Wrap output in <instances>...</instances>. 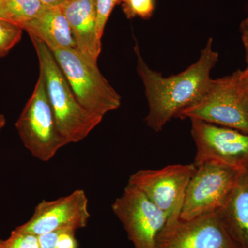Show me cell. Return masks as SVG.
I'll list each match as a JSON object with an SVG mask.
<instances>
[{"instance_id": "cell-1", "label": "cell", "mask_w": 248, "mask_h": 248, "mask_svg": "<svg viewBox=\"0 0 248 248\" xmlns=\"http://www.w3.org/2000/svg\"><path fill=\"white\" fill-rule=\"evenodd\" d=\"M213 43L210 37L199 60L185 71L165 78L148 66L136 41L134 49L137 71L144 86L149 108L146 122L152 130L161 131L180 111L203 97L212 80L210 73L218 60V53L213 50Z\"/></svg>"}, {"instance_id": "cell-2", "label": "cell", "mask_w": 248, "mask_h": 248, "mask_svg": "<svg viewBox=\"0 0 248 248\" xmlns=\"http://www.w3.org/2000/svg\"><path fill=\"white\" fill-rule=\"evenodd\" d=\"M30 37L59 131L68 143L82 141L102 122L103 117L79 104L51 50L42 41Z\"/></svg>"}, {"instance_id": "cell-3", "label": "cell", "mask_w": 248, "mask_h": 248, "mask_svg": "<svg viewBox=\"0 0 248 248\" xmlns=\"http://www.w3.org/2000/svg\"><path fill=\"white\" fill-rule=\"evenodd\" d=\"M50 50L84 108L104 118L108 112L120 108L122 97L103 76L97 63L78 49L58 47Z\"/></svg>"}, {"instance_id": "cell-4", "label": "cell", "mask_w": 248, "mask_h": 248, "mask_svg": "<svg viewBox=\"0 0 248 248\" xmlns=\"http://www.w3.org/2000/svg\"><path fill=\"white\" fill-rule=\"evenodd\" d=\"M16 128L24 147L32 156L43 162L50 161L68 144L59 131L41 73Z\"/></svg>"}, {"instance_id": "cell-5", "label": "cell", "mask_w": 248, "mask_h": 248, "mask_svg": "<svg viewBox=\"0 0 248 248\" xmlns=\"http://www.w3.org/2000/svg\"><path fill=\"white\" fill-rule=\"evenodd\" d=\"M186 188L179 217L190 219L219 210L231 196L245 169L217 161H202Z\"/></svg>"}, {"instance_id": "cell-6", "label": "cell", "mask_w": 248, "mask_h": 248, "mask_svg": "<svg viewBox=\"0 0 248 248\" xmlns=\"http://www.w3.org/2000/svg\"><path fill=\"white\" fill-rule=\"evenodd\" d=\"M176 118L202 120L248 134V110L244 91L240 89L234 73L212 79L203 97L180 111Z\"/></svg>"}, {"instance_id": "cell-7", "label": "cell", "mask_w": 248, "mask_h": 248, "mask_svg": "<svg viewBox=\"0 0 248 248\" xmlns=\"http://www.w3.org/2000/svg\"><path fill=\"white\" fill-rule=\"evenodd\" d=\"M112 210L135 248H156V239L169 217L141 191L128 183L112 204Z\"/></svg>"}, {"instance_id": "cell-8", "label": "cell", "mask_w": 248, "mask_h": 248, "mask_svg": "<svg viewBox=\"0 0 248 248\" xmlns=\"http://www.w3.org/2000/svg\"><path fill=\"white\" fill-rule=\"evenodd\" d=\"M172 215L158 236L156 248H237L217 212L182 219Z\"/></svg>"}, {"instance_id": "cell-9", "label": "cell", "mask_w": 248, "mask_h": 248, "mask_svg": "<svg viewBox=\"0 0 248 248\" xmlns=\"http://www.w3.org/2000/svg\"><path fill=\"white\" fill-rule=\"evenodd\" d=\"M195 170L194 164L140 170L130 176L128 184L141 191L170 218L174 214L180 213L187 184Z\"/></svg>"}, {"instance_id": "cell-10", "label": "cell", "mask_w": 248, "mask_h": 248, "mask_svg": "<svg viewBox=\"0 0 248 248\" xmlns=\"http://www.w3.org/2000/svg\"><path fill=\"white\" fill-rule=\"evenodd\" d=\"M191 135L197 148L194 164L212 160L241 169L248 168V134L191 120Z\"/></svg>"}, {"instance_id": "cell-11", "label": "cell", "mask_w": 248, "mask_h": 248, "mask_svg": "<svg viewBox=\"0 0 248 248\" xmlns=\"http://www.w3.org/2000/svg\"><path fill=\"white\" fill-rule=\"evenodd\" d=\"M90 218L89 199L84 190L79 189L58 200H42L30 219L16 229L37 236L55 231L76 232L86 228Z\"/></svg>"}, {"instance_id": "cell-12", "label": "cell", "mask_w": 248, "mask_h": 248, "mask_svg": "<svg viewBox=\"0 0 248 248\" xmlns=\"http://www.w3.org/2000/svg\"><path fill=\"white\" fill-rule=\"evenodd\" d=\"M60 7L71 27L78 50L90 61L97 63L102 41L96 31V0H67Z\"/></svg>"}, {"instance_id": "cell-13", "label": "cell", "mask_w": 248, "mask_h": 248, "mask_svg": "<svg viewBox=\"0 0 248 248\" xmlns=\"http://www.w3.org/2000/svg\"><path fill=\"white\" fill-rule=\"evenodd\" d=\"M217 213L235 246L248 248V168L241 173L229 198Z\"/></svg>"}, {"instance_id": "cell-14", "label": "cell", "mask_w": 248, "mask_h": 248, "mask_svg": "<svg viewBox=\"0 0 248 248\" xmlns=\"http://www.w3.org/2000/svg\"><path fill=\"white\" fill-rule=\"evenodd\" d=\"M21 28L30 37L44 42L50 50L58 47L78 49L71 27L60 6H45L35 18Z\"/></svg>"}, {"instance_id": "cell-15", "label": "cell", "mask_w": 248, "mask_h": 248, "mask_svg": "<svg viewBox=\"0 0 248 248\" xmlns=\"http://www.w3.org/2000/svg\"><path fill=\"white\" fill-rule=\"evenodd\" d=\"M40 0H1V17L22 27L35 18L45 7Z\"/></svg>"}, {"instance_id": "cell-16", "label": "cell", "mask_w": 248, "mask_h": 248, "mask_svg": "<svg viewBox=\"0 0 248 248\" xmlns=\"http://www.w3.org/2000/svg\"><path fill=\"white\" fill-rule=\"evenodd\" d=\"M23 29L0 17V58H4L22 39Z\"/></svg>"}, {"instance_id": "cell-17", "label": "cell", "mask_w": 248, "mask_h": 248, "mask_svg": "<svg viewBox=\"0 0 248 248\" xmlns=\"http://www.w3.org/2000/svg\"><path fill=\"white\" fill-rule=\"evenodd\" d=\"M0 248H40L38 236L15 229L9 238L0 240Z\"/></svg>"}, {"instance_id": "cell-18", "label": "cell", "mask_w": 248, "mask_h": 248, "mask_svg": "<svg viewBox=\"0 0 248 248\" xmlns=\"http://www.w3.org/2000/svg\"><path fill=\"white\" fill-rule=\"evenodd\" d=\"M155 7V0H128L123 4L124 12L128 18L148 19L153 16Z\"/></svg>"}, {"instance_id": "cell-19", "label": "cell", "mask_w": 248, "mask_h": 248, "mask_svg": "<svg viewBox=\"0 0 248 248\" xmlns=\"http://www.w3.org/2000/svg\"><path fill=\"white\" fill-rule=\"evenodd\" d=\"M116 4L117 0H96L97 7V26L96 31L98 39L102 41L104 29L111 13Z\"/></svg>"}, {"instance_id": "cell-20", "label": "cell", "mask_w": 248, "mask_h": 248, "mask_svg": "<svg viewBox=\"0 0 248 248\" xmlns=\"http://www.w3.org/2000/svg\"><path fill=\"white\" fill-rule=\"evenodd\" d=\"M78 243L76 238V232L63 231L59 236L56 248H78Z\"/></svg>"}, {"instance_id": "cell-21", "label": "cell", "mask_w": 248, "mask_h": 248, "mask_svg": "<svg viewBox=\"0 0 248 248\" xmlns=\"http://www.w3.org/2000/svg\"><path fill=\"white\" fill-rule=\"evenodd\" d=\"M62 231L51 232L38 236L40 248H56L59 236Z\"/></svg>"}, {"instance_id": "cell-22", "label": "cell", "mask_w": 248, "mask_h": 248, "mask_svg": "<svg viewBox=\"0 0 248 248\" xmlns=\"http://www.w3.org/2000/svg\"><path fill=\"white\" fill-rule=\"evenodd\" d=\"M234 74L240 89L244 92H248V65L244 71L238 70L234 72Z\"/></svg>"}, {"instance_id": "cell-23", "label": "cell", "mask_w": 248, "mask_h": 248, "mask_svg": "<svg viewBox=\"0 0 248 248\" xmlns=\"http://www.w3.org/2000/svg\"><path fill=\"white\" fill-rule=\"evenodd\" d=\"M41 2L45 6L48 7H59L61 6L67 0H40Z\"/></svg>"}, {"instance_id": "cell-24", "label": "cell", "mask_w": 248, "mask_h": 248, "mask_svg": "<svg viewBox=\"0 0 248 248\" xmlns=\"http://www.w3.org/2000/svg\"><path fill=\"white\" fill-rule=\"evenodd\" d=\"M241 31L242 35H248V15L241 24Z\"/></svg>"}, {"instance_id": "cell-25", "label": "cell", "mask_w": 248, "mask_h": 248, "mask_svg": "<svg viewBox=\"0 0 248 248\" xmlns=\"http://www.w3.org/2000/svg\"><path fill=\"white\" fill-rule=\"evenodd\" d=\"M242 41L246 51V62L248 65V35H242Z\"/></svg>"}, {"instance_id": "cell-26", "label": "cell", "mask_w": 248, "mask_h": 248, "mask_svg": "<svg viewBox=\"0 0 248 248\" xmlns=\"http://www.w3.org/2000/svg\"><path fill=\"white\" fill-rule=\"evenodd\" d=\"M6 123V120L5 116L3 114L0 113V132L4 128Z\"/></svg>"}, {"instance_id": "cell-27", "label": "cell", "mask_w": 248, "mask_h": 248, "mask_svg": "<svg viewBox=\"0 0 248 248\" xmlns=\"http://www.w3.org/2000/svg\"><path fill=\"white\" fill-rule=\"evenodd\" d=\"M244 99L248 110V92H244Z\"/></svg>"}, {"instance_id": "cell-28", "label": "cell", "mask_w": 248, "mask_h": 248, "mask_svg": "<svg viewBox=\"0 0 248 248\" xmlns=\"http://www.w3.org/2000/svg\"><path fill=\"white\" fill-rule=\"evenodd\" d=\"M128 0H117V4H120L121 2L125 3L128 1Z\"/></svg>"}, {"instance_id": "cell-29", "label": "cell", "mask_w": 248, "mask_h": 248, "mask_svg": "<svg viewBox=\"0 0 248 248\" xmlns=\"http://www.w3.org/2000/svg\"><path fill=\"white\" fill-rule=\"evenodd\" d=\"M0 4H1V0H0ZM0 17H1V12H0Z\"/></svg>"}]
</instances>
